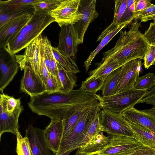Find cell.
Segmentation results:
<instances>
[{"label":"cell","mask_w":155,"mask_h":155,"mask_svg":"<svg viewBox=\"0 0 155 155\" xmlns=\"http://www.w3.org/2000/svg\"><path fill=\"white\" fill-rule=\"evenodd\" d=\"M99 104L96 94L80 87L68 93L45 92L30 97L28 106L31 111L51 119L65 120L78 110Z\"/></svg>","instance_id":"cell-1"},{"label":"cell","mask_w":155,"mask_h":155,"mask_svg":"<svg viewBox=\"0 0 155 155\" xmlns=\"http://www.w3.org/2000/svg\"><path fill=\"white\" fill-rule=\"evenodd\" d=\"M141 26V23L135 20L130 24L129 31L121 30L115 45L103 53L102 60H112L121 66L135 59L144 60L150 45L139 30Z\"/></svg>","instance_id":"cell-2"},{"label":"cell","mask_w":155,"mask_h":155,"mask_svg":"<svg viewBox=\"0 0 155 155\" xmlns=\"http://www.w3.org/2000/svg\"><path fill=\"white\" fill-rule=\"evenodd\" d=\"M54 22V19L48 13L35 12L30 19L9 41L5 48L11 54L15 55L27 47Z\"/></svg>","instance_id":"cell-3"},{"label":"cell","mask_w":155,"mask_h":155,"mask_svg":"<svg viewBox=\"0 0 155 155\" xmlns=\"http://www.w3.org/2000/svg\"><path fill=\"white\" fill-rule=\"evenodd\" d=\"M147 90L132 89L107 97L96 94L100 108L112 112L120 114L126 110L134 107L147 93Z\"/></svg>","instance_id":"cell-4"},{"label":"cell","mask_w":155,"mask_h":155,"mask_svg":"<svg viewBox=\"0 0 155 155\" xmlns=\"http://www.w3.org/2000/svg\"><path fill=\"white\" fill-rule=\"evenodd\" d=\"M100 109L98 104L92 106L86 111L70 133L61 140L59 149L74 151L79 148L84 140L90 123Z\"/></svg>","instance_id":"cell-5"},{"label":"cell","mask_w":155,"mask_h":155,"mask_svg":"<svg viewBox=\"0 0 155 155\" xmlns=\"http://www.w3.org/2000/svg\"><path fill=\"white\" fill-rule=\"evenodd\" d=\"M101 131L110 136H120L133 137V133L127 120L120 114L102 109L100 110Z\"/></svg>","instance_id":"cell-6"},{"label":"cell","mask_w":155,"mask_h":155,"mask_svg":"<svg viewBox=\"0 0 155 155\" xmlns=\"http://www.w3.org/2000/svg\"><path fill=\"white\" fill-rule=\"evenodd\" d=\"M96 0H80L78 10L81 18L71 26L78 45L83 43L84 36L90 24L98 16L96 8Z\"/></svg>","instance_id":"cell-7"},{"label":"cell","mask_w":155,"mask_h":155,"mask_svg":"<svg viewBox=\"0 0 155 155\" xmlns=\"http://www.w3.org/2000/svg\"><path fill=\"white\" fill-rule=\"evenodd\" d=\"M80 0H62L54 10L48 14L61 27L74 24L81 18L82 14L78 10Z\"/></svg>","instance_id":"cell-8"},{"label":"cell","mask_w":155,"mask_h":155,"mask_svg":"<svg viewBox=\"0 0 155 155\" xmlns=\"http://www.w3.org/2000/svg\"><path fill=\"white\" fill-rule=\"evenodd\" d=\"M141 59L129 61L121 67V72L117 85L112 95L124 92L134 88L139 78L142 66Z\"/></svg>","instance_id":"cell-9"},{"label":"cell","mask_w":155,"mask_h":155,"mask_svg":"<svg viewBox=\"0 0 155 155\" xmlns=\"http://www.w3.org/2000/svg\"><path fill=\"white\" fill-rule=\"evenodd\" d=\"M108 144L98 153L101 155H127L143 145L133 137L110 136Z\"/></svg>","instance_id":"cell-10"},{"label":"cell","mask_w":155,"mask_h":155,"mask_svg":"<svg viewBox=\"0 0 155 155\" xmlns=\"http://www.w3.org/2000/svg\"><path fill=\"white\" fill-rule=\"evenodd\" d=\"M78 45L71 25L61 27L57 48L60 53L77 67L76 60Z\"/></svg>","instance_id":"cell-11"},{"label":"cell","mask_w":155,"mask_h":155,"mask_svg":"<svg viewBox=\"0 0 155 155\" xmlns=\"http://www.w3.org/2000/svg\"><path fill=\"white\" fill-rule=\"evenodd\" d=\"M0 91L3 90L12 81L20 68L15 55L5 48H0Z\"/></svg>","instance_id":"cell-12"},{"label":"cell","mask_w":155,"mask_h":155,"mask_svg":"<svg viewBox=\"0 0 155 155\" xmlns=\"http://www.w3.org/2000/svg\"><path fill=\"white\" fill-rule=\"evenodd\" d=\"M24 75L21 80L20 89L30 97L46 92V87L40 75L37 74L29 64L24 69Z\"/></svg>","instance_id":"cell-13"},{"label":"cell","mask_w":155,"mask_h":155,"mask_svg":"<svg viewBox=\"0 0 155 155\" xmlns=\"http://www.w3.org/2000/svg\"><path fill=\"white\" fill-rule=\"evenodd\" d=\"M42 38L41 35L25 48L23 54L15 55L21 70H24L26 65L29 64L35 73L39 75L40 46Z\"/></svg>","instance_id":"cell-14"},{"label":"cell","mask_w":155,"mask_h":155,"mask_svg":"<svg viewBox=\"0 0 155 155\" xmlns=\"http://www.w3.org/2000/svg\"><path fill=\"white\" fill-rule=\"evenodd\" d=\"M121 114L127 120L140 125L155 134V110L151 108L141 110L132 107Z\"/></svg>","instance_id":"cell-15"},{"label":"cell","mask_w":155,"mask_h":155,"mask_svg":"<svg viewBox=\"0 0 155 155\" xmlns=\"http://www.w3.org/2000/svg\"><path fill=\"white\" fill-rule=\"evenodd\" d=\"M25 133L34 155H52L45 139L44 130L30 124Z\"/></svg>","instance_id":"cell-16"},{"label":"cell","mask_w":155,"mask_h":155,"mask_svg":"<svg viewBox=\"0 0 155 155\" xmlns=\"http://www.w3.org/2000/svg\"><path fill=\"white\" fill-rule=\"evenodd\" d=\"M128 24L124 23L117 25L112 22L102 31L96 41H101V42L95 49L90 53L84 62L86 72L88 70L92 61L97 54L122 29Z\"/></svg>","instance_id":"cell-17"},{"label":"cell","mask_w":155,"mask_h":155,"mask_svg":"<svg viewBox=\"0 0 155 155\" xmlns=\"http://www.w3.org/2000/svg\"><path fill=\"white\" fill-rule=\"evenodd\" d=\"M64 120L51 119L44 130L45 137L49 147L54 154L59 150L62 139Z\"/></svg>","instance_id":"cell-18"},{"label":"cell","mask_w":155,"mask_h":155,"mask_svg":"<svg viewBox=\"0 0 155 155\" xmlns=\"http://www.w3.org/2000/svg\"><path fill=\"white\" fill-rule=\"evenodd\" d=\"M34 12L35 9L32 6L11 5L0 0V27L12 20L32 15Z\"/></svg>","instance_id":"cell-19"},{"label":"cell","mask_w":155,"mask_h":155,"mask_svg":"<svg viewBox=\"0 0 155 155\" xmlns=\"http://www.w3.org/2000/svg\"><path fill=\"white\" fill-rule=\"evenodd\" d=\"M32 15L12 20L0 27V48L6 47L9 41L15 35L28 21Z\"/></svg>","instance_id":"cell-20"},{"label":"cell","mask_w":155,"mask_h":155,"mask_svg":"<svg viewBox=\"0 0 155 155\" xmlns=\"http://www.w3.org/2000/svg\"><path fill=\"white\" fill-rule=\"evenodd\" d=\"M23 107L21 106L12 113H8L0 108V140L5 133L10 132L16 135L17 129L19 130L18 123L20 115Z\"/></svg>","instance_id":"cell-21"},{"label":"cell","mask_w":155,"mask_h":155,"mask_svg":"<svg viewBox=\"0 0 155 155\" xmlns=\"http://www.w3.org/2000/svg\"><path fill=\"white\" fill-rule=\"evenodd\" d=\"M101 131L83 146L77 149L75 155H82L98 153L108 143L110 136Z\"/></svg>","instance_id":"cell-22"},{"label":"cell","mask_w":155,"mask_h":155,"mask_svg":"<svg viewBox=\"0 0 155 155\" xmlns=\"http://www.w3.org/2000/svg\"><path fill=\"white\" fill-rule=\"evenodd\" d=\"M133 137L143 145L155 149V134L144 127L127 120Z\"/></svg>","instance_id":"cell-23"},{"label":"cell","mask_w":155,"mask_h":155,"mask_svg":"<svg viewBox=\"0 0 155 155\" xmlns=\"http://www.w3.org/2000/svg\"><path fill=\"white\" fill-rule=\"evenodd\" d=\"M57 64L58 78L61 85V88L58 91L64 93H70L77 86L76 74L67 70L57 62Z\"/></svg>","instance_id":"cell-24"},{"label":"cell","mask_w":155,"mask_h":155,"mask_svg":"<svg viewBox=\"0 0 155 155\" xmlns=\"http://www.w3.org/2000/svg\"><path fill=\"white\" fill-rule=\"evenodd\" d=\"M96 65L97 68L89 72V77L86 79L101 77L105 79L111 72L121 67L116 62L110 59L102 60Z\"/></svg>","instance_id":"cell-25"},{"label":"cell","mask_w":155,"mask_h":155,"mask_svg":"<svg viewBox=\"0 0 155 155\" xmlns=\"http://www.w3.org/2000/svg\"><path fill=\"white\" fill-rule=\"evenodd\" d=\"M121 68L110 74L104 79L101 89L102 97H107L112 94L119 80L121 72Z\"/></svg>","instance_id":"cell-26"},{"label":"cell","mask_w":155,"mask_h":155,"mask_svg":"<svg viewBox=\"0 0 155 155\" xmlns=\"http://www.w3.org/2000/svg\"><path fill=\"white\" fill-rule=\"evenodd\" d=\"M92 106L82 108L77 111L67 119L64 120L62 139L67 136L78 123L84 114Z\"/></svg>","instance_id":"cell-27"},{"label":"cell","mask_w":155,"mask_h":155,"mask_svg":"<svg viewBox=\"0 0 155 155\" xmlns=\"http://www.w3.org/2000/svg\"><path fill=\"white\" fill-rule=\"evenodd\" d=\"M100 110H99L90 123L86 135L80 147L83 146L101 132L100 127ZM79 147V148H80Z\"/></svg>","instance_id":"cell-28"},{"label":"cell","mask_w":155,"mask_h":155,"mask_svg":"<svg viewBox=\"0 0 155 155\" xmlns=\"http://www.w3.org/2000/svg\"><path fill=\"white\" fill-rule=\"evenodd\" d=\"M20 99H16L2 92L0 94V108L8 113L13 112L21 106Z\"/></svg>","instance_id":"cell-29"},{"label":"cell","mask_w":155,"mask_h":155,"mask_svg":"<svg viewBox=\"0 0 155 155\" xmlns=\"http://www.w3.org/2000/svg\"><path fill=\"white\" fill-rule=\"evenodd\" d=\"M16 152L17 155H34L28 138L26 136L23 137L17 129L16 134Z\"/></svg>","instance_id":"cell-30"},{"label":"cell","mask_w":155,"mask_h":155,"mask_svg":"<svg viewBox=\"0 0 155 155\" xmlns=\"http://www.w3.org/2000/svg\"><path fill=\"white\" fill-rule=\"evenodd\" d=\"M104 80L101 77L86 79L82 81L81 88L85 92L96 94L98 91L101 90Z\"/></svg>","instance_id":"cell-31"},{"label":"cell","mask_w":155,"mask_h":155,"mask_svg":"<svg viewBox=\"0 0 155 155\" xmlns=\"http://www.w3.org/2000/svg\"><path fill=\"white\" fill-rule=\"evenodd\" d=\"M155 86V75L154 73L149 72L139 77L134 87L135 89L149 91Z\"/></svg>","instance_id":"cell-32"},{"label":"cell","mask_w":155,"mask_h":155,"mask_svg":"<svg viewBox=\"0 0 155 155\" xmlns=\"http://www.w3.org/2000/svg\"><path fill=\"white\" fill-rule=\"evenodd\" d=\"M62 0H40L32 5L35 12L48 13L55 9Z\"/></svg>","instance_id":"cell-33"},{"label":"cell","mask_w":155,"mask_h":155,"mask_svg":"<svg viewBox=\"0 0 155 155\" xmlns=\"http://www.w3.org/2000/svg\"><path fill=\"white\" fill-rule=\"evenodd\" d=\"M52 51L56 61L65 69L76 74L80 72L78 67L74 66L67 58L59 52L57 47L52 46Z\"/></svg>","instance_id":"cell-34"},{"label":"cell","mask_w":155,"mask_h":155,"mask_svg":"<svg viewBox=\"0 0 155 155\" xmlns=\"http://www.w3.org/2000/svg\"><path fill=\"white\" fill-rule=\"evenodd\" d=\"M115 7L113 22L119 25L127 7V0H114Z\"/></svg>","instance_id":"cell-35"},{"label":"cell","mask_w":155,"mask_h":155,"mask_svg":"<svg viewBox=\"0 0 155 155\" xmlns=\"http://www.w3.org/2000/svg\"><path fill=\"white\" fill-rule=\"evenodd\" d=\"M135 19H140L141 22H146L149 20L155 22V5H152L146 9L135 12Z\"/></svg>","instance_id":"cell-36"},{"label":"cell","mask_w":155,"mask_h":155,"mask_svg":"<svg viewBox=\"0 0 155 155\" xmlns=\"http://www.w3.org/2000/svg\"><path fill=\"white\" fill-rule=\"evenodd\" d=\"M40 64L39 75L46 87L48 78L49 73L46 66L44 59L41 41L40 46Z\"/></svg>","instance_id":"cell-37"},{"label":"cell","mask_w":155,"mask_h":155,"mask_svg":"<svg viewBox=\"0 0 155 155\" xmlns=\"http://www.w3.org/2000/svg\"><path fill=\"white\" fill-rule=\"evenodd\" d=\"M46 92L52 93L58 91L61 88L57 78L51 74H49L46 85Z\"/></svg>","instance_id":"cell-38"},{"label":"cell","mask_w":155,"mask_h":155,"mask_svg":"<svg viewBox=\"0 0 155 155\" xmlns=\"http://www.w3.org/2000/svg\"><path fill=\"white\" fill-rule=\"evenodd\" d=\"M144 65L145 68L148 69L155 61V46L150 45L146 53L144 60Z\"/></svg>","instance_id":"cell-39"},{"label":"cell","mask_w":155,"mask_h":155,"mask_svg":"<svg viewBox=\"0 0 155 155\" xmlns=\"http://www.w3.org/2000/svg\"><path fill=\"white\" fill-rule=\"evenodd\" d=\"M143 34L150 45L155 46V22L150 23L148 28Z\"/></svg>","instance_id":"cell-40"},{"label":"cell","mask_w":155,"mask_h":155,"mask_svg":"<svg viewBox=\"0 0 155 155\" xmlns=\"http://www.w3.org/2000/svg\"><path fill=\"white\" fill-rule=\"evenodd\" d=\"M127 155H155V149L142 145Z\"/></svg>","instance_id":"cell-41"},{"label":"cell","mask_w":155,"mask_h":155,"mask_svg":"<svg viewBox=\"0 0 155 155\" xmlns=\"http://www.w3.org/2000/svg\"><path fill=\"white\" fill-rule=\"evenodd\" d=\"M40 0H9L3 1L5 3L13 5L22 6H32Z\"/></svg>","instance_id":"cell-42"},{"label":"cell","mask_w":155,"mask_h":155,"mask_svg":"<svg viewBox=\"0 0 155 155\" xmlns=\"http://www.w3.org/2000/svg\"><path fill=\"white\" fill-rule=\"evenodd\" d=\"M152 4L149 0H137L135 3V12L143 11L151 5Z\"/></svg>","instance_id":"cell-43"},{"label":"cell","mask_w":155,"mask_h":155,"mask_svg":"<svg viewBox=\"0 0 155 155\" xmlns=\"http://www.w3.org/2000/svg\"><path fill=\"white\" fill-rule=\"evenodd\" d=\"M140 103L155 105V92L143 97L140 101Z\"/></svg>","instance_id":"cell-44"},{"label":"cell","mask_w":155,"mask_h":155,"mask_svg":"<svg viewBox=\"0 0 155 155\" xmlns=\"http://www.w3.org/2000/svg\"><path fill=\"white\" fill-rule=\"evenodd\" d=\"M73 150H66L63 149H59L58 152L54 155H69L73 151Z\"/></svg>","instance_id":"cell-45"},{"label":"cell","mask_w":155,"mask_h":155,"mask_svg":"<svg viewBox=\"0 0 155 155\" xmlns=\"http://www.w3.org/2000/svg\"><path fill=\"white\" fill-rule=\"evenodd\" d=\"M154 92H155V86L148 91L145 97L147 96Z\"/></svg>","instance_id":"cell-46"},{"label":"cell","mask_w":155,"mask_h":155,"mask_svg":"<svg viewBox=\"0 0 155 155\" xmlns=\"http://www.w3.org/2000/svg\"><path fill=\"white\" fill-rule=\"evenodd\" d=\"M101 155L99 154L98 153H92L84 154V155Z\"/></svg>","instance_id":"cell-47"},{"label":"cell","mask_w":155,"mask_h":155,"mask_svg":"<svg viewBox=\"0 0 155 155\" xmlns=\"http://www.w3.org/2000/svg\"><path fill=\"white\" fill-rule=\"evenodd\" d=\"M152 109L153 110H155V105L153 106V107L152 108Z\"/></svg>","instance_id":"cell-48"},{"label":"cell","mask_w":155,"mask_h":155,"mask_svg":"<svg viewBox=\"0 0 155 155\" xmlns=\"http://www.w3.org/2000/svg\"><path fill=\"white\" fill-rule=\"evenodd\" d=\"M153 65H154L155 66V61Z\"/></svg>","instance_id":"cell-49"}]
</instances>
